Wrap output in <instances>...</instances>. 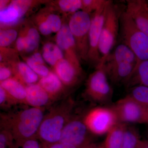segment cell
I'll use <instances>...</instances> for the list:
<instances>
[{
	"mask_svg": "<svg viewBox=\"0 0 148 148\" xmlns=\"http://www.w3.org/2000/svg\"><path fill=\"white\" fill-rule=\"evenodd\" d=\"M45 108L31 107L1 113V130L9 132L16 143L37 138L45 115Z\"/></svg>",
	"mask_w": 148,
	"mask_h": 148,
	"instance_id": "6da1fadb",
	"label": "cell"
},
{
	"mask_svg": "<svg viewBox=\"0 0 148 148\" xmlns=\"http://www.w3.org/2000/svg\"><path fill=\"white\" fill-rule=\"evenodd\" d=\"M75 105V101L69 97L51 107L44 116L37 139L43 144L59 142L62 130L73 112Z\"/></svg>",
	"mask_w": 148,
	"mask_h": 148,
	"instance_id": "7a4b0ae2",
	"label": "cell"
},
{
	"mask_svg": "<svg viewBox=\"0 0 148 148\" xmlns=\"http://www.w3.org/2000/svg\"><path fill=\"white\" fill-rule=\"evenodd\" d=\"M138 59L131 49L123 43L112 51L104 63L108 78L115 84H125L134 71Z\"/></svg>",
	"mask_w": 148,
	"mask_h": 148,
	"instance_id": "3957f363",
	"label": "cell"
},
{
	"mask_svg": "<svg viewBox=\"0 0 148 148\" xmlns=\"http://www.w3.org/2000/svg\"><path fill=\"white\" fill-rule=\"evenodd\" d=\"M125 8L123 9L118 5L114 4L112 1L109 4L99 42L101 61L98 66L104 65L106 58L115 45L120 33L121 16Z\"/></svg>",
	"mask_w": 148,
	"mask_h": 148,
	"instance_id": "277c9868",
	"label": "cell"
},
{
	"mask_svg": "<svg viewBox=\"0 0 148 148\" xmlns=\"http://www.w3.org/2000/svg\"><path fill=\"white\" fill-rule=\"evenodd\" d=\"M120 34L122 43L127 46L137 57V64L148 60V36L137 27L125 9L121 16Z\"/></svg>",
	"mask_w": 148,
	"mask_h": 148,
	"instance_id": "5b68a950",
	"label": "cell"
},
{
	"mask_svg": "<svg viewBox=\"0 0 148 148\" xmlns=\"http://www.w3.org/2000/svg\"><path fill=\"white\" fill-rule=\"evenodd\" d=\"M91 15L83 10L71 15L69 26L75 41L80 60L88 61L89 51V32Z\"/></svg>",
	"mask_w": 148,
	"mask_h": 148,
	"instance_id": "8992f818",
	"label": "cell"
},
{
	"mask_svg": "<svg viewBox=\"0 0 148 148\" xmlns=\"http://www.w3.org/2000/svg\"><path fill=\"white\" fill-rule=\"evenodd\" d=\"M108 78L104 64L95 68L86 81L85 95L97 103H106L110 101L113 90Z\"/></svg>",
	"mask_w": 148,
	"mask_h": 148,
	"instance_id": "52a82bcc",
	"label": "cell"
},
{
	"mask_svg": "<svg viewBox=\"0 0 148 148\" xmlns=\"http://www.w3.org/2000/svg\"><path fill=\"white\" fill-rule=\"evenodd\" d=\"M84 115L82 116L73 112L62 130L59 142L78 148L88 147L93 134L85 123Z\"/></svg>",
	"mask_w": 148,
	"mask_h": 148,
	"instance_id": "ba28073f",
	"label": "cell"
},
{
	"mask_svg": "<svg viewBox=\"0 0 148 148\" xmlns=\"http://www.w3.org/2000/svg\"><path fill=\"white\" fill-rule=\"evenodd\" d=\"M84 121L89 131L97 135L108 133L119 122L112 107H97L91 109L85 114Z\"/></svg>",
	"mask_w": 148,
	"mask_h": 148,
	"instance_id": "9c48e42d",
	"label": "cell"
},
{
	"mask_svg": "<svg viewBox=\"0 0 148 148\" xmlns=\"http://www.w3.org/2000/svg\"><path fill=\"white\" fill-rule=\"evenodd\" d=\"M112 108L115 112L119 122L125 124L127 123H147V108L129 95L117 101Z\"/></svg>",
	"mask_w": 148,
	"mask_h": 148,
	"instance_id": "30bf717a",
	"label": "cell"
},
{
	"mask_svg": "<svg viewBox=\"0 0 148 148\" xmlns=\"http://www.w3.org/2000/svg\"><path fill=\"white\" fill-rule=\"evenodd\" d=\"M111 1L107 2L91 15V24L89 32V51L88 61L97 68L101 61L99 44L101 32L108 6Z\"/></svg>",
	"mask_w": 148,
	"mask_h": 148,
	"instance_id": "8fae6325",
	"label": "cell"
},
{
	"mask_svg": "<svg viewBox=\"0 0 148 148\" xmlns=\"http://www.w3.org/2000/svg\"><path fill=\"white\" fill-rule=\"evenodd\" d=\"M56 42L64 53V58L79 69H82L75 41L69 24L63 23L61 29L56 34Z\"/></svg>",
	"mask_w": 148,
	"mask_h": 148,
	"instance_id": "7c38bea8",
	"label": "cell"
},
{
	"mask_svg": "<svg viewBox=\"0 0 148 148\" xmlns=\"http://www.w3.org/2000/svg\"><path fill=\"white\" fill-rule=\"evenodd\" d=\"M125 10L140 30L148 36V2L145 0H127Z\"/></svg>",
	"mask_w": 148,
	"mask_h": 148,
	"instance_id": "4fadbf2b",
	"label": "cell"
},
{
	"mask_svg": "<svg viewBox=\"0 0 148 148\" xmlns=\"http://www.w3.org/2000/svg\"><path fill=\"white\" fill-rule=\"evenodd\" d=\"M54 73L67 87L76 86L82 78V69L77 68L65 58L54 66Z\"/></svg>",
	"mask_w": 148,
	"mask_h": 148,
	"instance_id": "5bb4252c",
	"label": "cell"
},
{
	"mask_svg": "<svg viewBox=\"0 0 148 148\" xmlns=\"http://www.w3.org/2000/svg\"><path fill=\"white\" fill-rule=\"evenodd\" d=\"M27 105L31 107L45 108L54 101L38 83L26 85Z\"/></svg>",
	"mask_w": 148,
	"mask_h": 148,
	"instance_id": "9a60e30c",
	"label": "cell"
},
{
	"mask_svg": "<svg viewBox=\"0 0 148 148\" xmlns=\"http://www.w3.org/2000/svg\"><path fill=\"white\" fill-rule=\"evenodd\" d=\"M38 84L47 92L54 102L62 97L65 90L64 87H66L57 75L51 71L47 76L40 78Z\"/></svg>",
	"mask_w": 148,
	"mask_h": 148,
	"instance_id": "2e32d148",
	"label": "cell"
},
{
	"mask_svg": "<svg viewBox=\"0 0 148 148\" xmlns=\"http://www.w3.org/2000/svg\"><path fill=\"white\" fill-rule=\"evenodd\" d=\"M0 86L13 97L19 104L27 105L26 85L13 77L0 82Z\"/></svg>",
	"mask_w": 148,
	"mask_h": 148,
	"instance_id": "e0dca14e",
	"label": "cell"
},
{
	"mask_svg": "<svg viewBox=\"0 0 148 148\" xmlns=\"http://www.w3.org/2000/svg\"><path fill=\"white\" fill-rule=\"evenodd\" d=\"M16 64L12 66L14 77L26 85L38 83L40 77L26 63L18 62Z\"/></svg>",
	"mask_w": 148,
	"mask_h": 148,
	"instance_id": "ac0fdd59",
	"label": "cell"
},
{
	"mask_svg": "<svg viewBox=\"0 0 148 148\" xmlns=\"http://www.w3.org/2000/svg\"><path fill=\"white\" fill-rule=\"evenodd\" d=\"M125 84L131 88L138 86L148 87V60L136 65L132 75Z\"/></svg>",
	"mask_w": 148,
	"mask_h": 148,
	"instance_id": "d6986e66",
	"label": "cell"
},
{
	"mask_svg": "<svg viewBox=\"0 0 148 148\" xmlns=\"http://www.w3.org/2000/svg\"><path fill=\"white\" fill-rule=\"evenodd\" d=\"M126 125L118 122L107 133V148H121Z\"/></svg>",
	"mask_w": 148,
	"mask_h": 148,
	"instance_id": "ffe728a7",
	"label": "cell"
},
{
	"mask_svg": "<svg viewBox=\"0 0 148 148\" xmlns=\"http://www.w3.org/2000/svg\"><path fill=\"white\" fill-rule=\"evenodd\" d=\"M24 39L25 43L24 52L31 53L36 50L39 45L40 36L38 29L34 26H29L26 28L24 32L20 34Z\"/></svg>",
	"mask_w": 148,
	"mask_h": 148,
	"instance_id": "44dd1931",
	"label": "cell"
},
{
	"mask_svg": "<svg viewBox=\"0 0 148 148\" xmlns=\"http://www.w3.org/2000/svg\"><path fill=\"white\" fill-rule=\"evenodd\" d=\"M46 62L53 66L64 58V53L56 44L51 42L46 43L43 45L42 53Z\"/></svg>",
	"mask_w": 148,
	"mask_h": 148,
	"instance_id": "7402d4cb",
	"label": "cell"
},
{
	"mask_svg": "<svg viewBox=\"0 0 148 148\" xmlns=\"http://www.w3.org/2000/svg\"><path fill=\"white\" fill-rule=\"evenodd\" d=\"M26 63L40 78L47 76L50 73L42 55L39 52H36L26 58Z\"/></svg>",
	"mask_w": 148,
	"mask_h": 148,
	"instance_id": "603a6c76",
	"label": "cell"
},
{
	"mask_svg": "<svg viewBox=\"0 0 148 148\" xmlns=\"http://www.w3.org/2000/svg\"><path fill=\"white\" fill-rule=\"evenodd\" d=\"M22 15L18 6L12 2L7 8L1 10L0 20L2 24H12L18 21Z\"/></svg>",
	"mask_w": 148,
	"mask_h": 148,
	"instance_id": "cb8c5ba5",
	"label": "cell"
},
{
	"mask_svg": "<svg viewBox=\"0 0 148 148\" xmlns=\"http://www.w3.org/2000/svg\"><path fill=\"white\" fill-rule=\"evenodd\" d=\"M139 140L137 130L134 127L126 125L121 148H136Z\"/></svg>",
	"mask_w": 148,
	"mask_h": 148,
	"instance_id": "d4e9b609",
	"label": "cell"
},
{
	"mask_svg": "<svg viewBox=\"0 0 148 148\" xmlns=\"http://www.w3.org/2000/svg\"><path fill=\"white\" fill-rule=\"evenodd\" d=\"M128 95L141 105L148 108V87L138 86L132 87Z\"/></svg>",
	"mask_w": 148,
	"mask_h": 148,
	"instance_id": "484cf974",
	"label": "cell"
},
{
	"mask_svg": "<svg viewBox=\"0 0 148 148\" xmlns=\"http://www.w3.org/2000/svg\"><path fill=\"white\" fill-rule=\"evenodd\" d=\"M58 7L65 13L71 14L82 10V0H60L57 2Z\"/></svg>",
	"mask_w": 148,
	"mask_h": 148,
	"instance_id": "4316f807",
	"label": "cell"
},
{
	"mask_svg": "<svg viewBox=\"0 0 148 148\" xmlns=\"http://www.w3.org/2000/svg\"><path fill=\"white\" fill-rule=\"evenodd\" d=\"M18 35V32L15 29L1 30L0 32L1 48H5L10 45L17 39Z\"/></svg>",
	"mask_w": 148,
	"mask_h": 148,
	"instance_id": "83f0119b",
	"label": "cell"
},
{
	"mask_svg": "<svg viewBox=\"0 0 148 148\" xmlns=\"http://www.w3.org/2000/svg\"><path fill=\"white\" fill-rule=\"evenodd\" d=\"M19 104L13 97L0 86V107L4 110H9Z\"/></svg>",
	"mask_w": 148,
	"mask_h": 148,
	"instance_id": "f1b7e54d",
	"label": "cell"
},
{
	"mask_svg": "<svg viewBox=\"0 0 148 148\" xmlns=\"http://www.w3.org/2000/svg\"><path fill=\"white\" fill-rule=\"evenodd\" d=\"M108 0H82V10L91 14L104 5Z\"/></svg>",
	"mask_w": 148,
	"mask_h": 148,
	"instance_id": "f546056e",
	"label": "cell"
},
{
	"mask_svg": "<svg viewBox=\"0 0 148 148\" xmlns=\"http://www.w3.org/2000/svg\"><path fill=\"white\" fill-rule=\"evenodd\" d=\"M41 20L46 21L50 27L52 33H56L60 30L62 23L61 18L58 14L54 13L49 14L45 16H42Z\"/></svg>",
	"mask_w": 148,
	"mask_h": 148,
	"instance_id": "4dcf8cb0",
	"label": "cell"
},
{
	"mask_svg": "<svg viewBox=\"0 0 148 148\" xmlns=\"http://www.w3.org/2000/svg\"><path fill=\"white\" fill-rule=\"evenodd\" d=\"M16 143L9 132L1 130L0 148H16Z\"/></svg>",
	"mask_w": 148,
	"mask_h": 148,
	"instance_id": "1f68e13d",
	"label": "cell"
},
{
	"mask_svg": "<svg viewBox=\"0 0 148 148\" xmlns=\"http://www.w3.org/2000/svg\"><path fill=\"white\" fill-rule=\"evenodd\" d=\"M16 148H42V143L37 138L29 139L20 143H16Z\"/></svg>",
	"mask_w": 148,
	"mask_h": 148,
	"instance_id": "d6a6232c",
	"label": "cell"
},
{
	"mask_svg": "<svg viewBox=\"0 0 148 148\" xmlns=\"http://www.w3.org/2000/svg\"><path fill=\"white\" fill-rule=\"evenodd\" d=\"M14 75L12 68L1 64L0 67V82L12 77Z\"/></svg>",
	"mask_w": 148,
	"mask_h": 148,
	"instance_id": "836d02e7",
	"label": "cell"
},
{
	"mask_svg": "<svg viewBox=\"0 0 148 148\" xmlns=\"http://www.w3.org/2000/svg\"><path fill=\"white\" fill-rule=\"evenodd\" d=\"M42 148H78L70 144L60 142L52 144H43L42 143Z\"/></svg>",
	"mask_w": 148,
	"mask_h": 148,
	"instance_id": "e575fe53",
	"label": "cell"
},
{
	"mask_svg": "<svg viewBox=\"0 0 148 148\" xmlns=\"http://www.w3.org/2000/svg\"><path fill=\"white\" fill-rule=\"evenodd\" d=\"M9 2V1H1V10L4 9L5 6L7 5Z\"/></svg>",
	"mask_w": 148,
	"mask_h": 148,
	"instance_id": "d590c367",
	"label": "cell"
},
{
	"mask_svg": "<svg viewBox=\"0 0 148 148\" xmlns=\"http://www.w3.org/2000/svg\"><path fill=\"white\" fill-rule=\"evenodd\" d=\"M147 123H148V108H147Z\"/></svg>",
	"mask_w": 148,
	"mask_h": 148,
	"instance_id": "8d00e7d4",
	"label": "cell"
},
{
	"mask_svg": "<svg viewBox=\"0 0 148 148\" xmlns=\"http://www.w3.org/2000/svg\"><path fill=\"white\" fill-rule=\"evenodd\" d=\"M145 148H148V145L146 146Z\"/></svg>",
	"mask_w": 148,
	"mask_h": 148,
	"instance_id": "74e56055",
	"label": "cell"
}]
</instances>
